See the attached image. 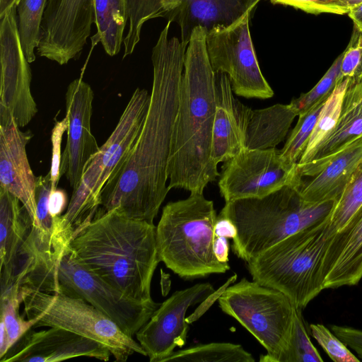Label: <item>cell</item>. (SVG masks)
<instances>
[{
  "label": "cell",
  "instance_id": "6da1fadb",
  "mask_svg": "<svg viewBox=\"0 0 362 362\" xmlns=\"http://www.w3.org/2000/svg\"><path fill=\"white\" fill-rule=\"evenodd\" d=\"M168 21L152 49L153 84L133 148L100 194V208L153 223L169 189L168 165L187 45L169 37Z\"/></svg>",
  "mask_w": 362,
  "mask_h": 362
},
{
  "label": "cell",
  "instance_id": "7a4b0ae2",
  "mask_svg": "<svg viewBox=\"0 0 362 362\" xmlns=\"http://www.w3.org/2000/svg\"><path fill=\"white\" fill-rule=\"evenodd\" d=\"M206 35L204 28H195L185 52L167 170L169 189L203 193L219 175L211 156L216 73L209 60Z\"/></svg>",
  "mask_w": 362,
  "mask_h": 362
},
{
  "label": "cell",
  "instance_id": "3957f363",
  "mask_svg": "<svg viewBox=\"0 0 362 362\" xmlns=\"http://www.w3.org/2000/svg\"><path fill=\"white\" fill-rule=\"evenodd\" d=\"M156 230L153 223L98 208L93 218L75 231L69 246L80 262L105 282L130 299L149 303L160 262Z\"/></svg>",
  "mask_w": 362,
  "mask_h": 362
},
{
  "label": "cell",
  "instance_id": "277c9868",
  "mask_svg": "<svg viewBox=\"0 0 362 362\" xmlns=\"http://www.w3.org/2000/svg\"><path fill=\"white\" fill-rule=\"evenodd\" d=\"M337 202H308L296 187L286 185L262 198L226 202L219 214L236 226L231 248L247 262L286 238L330 218Z\"/></svg>",
  "mask_w": 362,
  "mask_h": 362
},
{
  "label": "cell",
  "instance_id": "5b68a950",
  "mask_svg": "<svg viewBox=\"0 0 362 362\" xmlns=\"http://www.w3.org/2000/svg\"><path fill=\"white\" fill-rule=\"evenodd\" d=\"M217 218L214 202L203 193H190L185 199L168 203L156 226L160 262L180 277L204 278L230 269L214 255V225Z\"/></svg>",
  "mask_w": 362,
  "mask_h": 362
},
{
  "label": "cell",
  "instance_id": "8992f818",
  "mask_svg": "<svg viewBox=\"0 0 362 362\" xmlns=\"http://www.w3.org/2000/svg\"><path fill=\"white\" fill-rule=\"evenodd\" d=\"M329 219L303 229L250 259L252 280L283 293L303 309L323 289V260L328 246Z\"/></svg>",
  "mask_w": 362,
  "mask_h": 362
},
{
  "label": "cell",
  "instance_id": "52a82bcc",
  "mask_svg": "<svg viewBox=\"0 0 362 362\" xmlns=\"http://www.w3.org/2000/svg\"><path fill=\"white\" fill-rule=\"evenodd\" d=\"M149 103L148 90L137 88L115 129L89 160L66 212L62 215L65 227L74 234L95 216L103 187L126 160L139 136Z\"/></svg>",
  "mask_w": 362,
  "mask_h": 362
},
{
  "label": "cell",
  "instance_id": "ba28073f",
  "mask_svg": "<svg viewBox=\"0 0 362 362\" xmlns=\"http://www.w3.org/2000/svg\"><path fill=\"white\" fill-rule=\"evenodd\" d=\"M24 313L33 328L61 327L105 345L116 361L124 362L137 353H146L133 337L124 334L107 315L81 298L22 286Z\"/></svg>",
  "mask_w": 362,
  "mask_h": 362
},
{
  "label": "cell",
  "instance_id": "9c48e42d",
  "mask_svg": "<svg viewBox=\"0 0 362 362\" xmlns=\"http://www.w3.org/2000/svg\"><path fill=\"white\" fill-rule=\"evenodd\" d=\"M221 310L236 320L267 354L262 362H278L287 350L296 307L281 291L243 278L218 298Z\"/></svg>",
  "mask_w": 362,
  "mask_h": 362
},
{
  "label": "cell",
  "instance_id": "30bf717a",
  "mask_svg": "<svg viewBox=\"0 0 362 362\" xmlns=\"http://www.w3.org/2000/svg\"><path fill=\"white\" fill-rule=\"evenodd\" d=\"M58 293L81 298L110 318L127 335L133 337L160 303H142L127 297L75 256L70 246L65 250L57 272Z\"/></svg>",
  "mask_w": 362,
  "mask_h": 362
},
{
  "label": "cell",
  "instance_id": "8fae6325",
  "mask_svg": "<svg viewBox=\"0 0 362 362\" xmlns=\"http://www.w3.org/2000/svg\"><path fill=\"white\" fill-rule=\"evenodd\" d=\"M251 14L247 12L230 25L206 32V48L212 69L228 75L235 95L268 99L274 91L256 57L249 27Z\"/></svg>",
  "mask_w": 362,
  "mask_h": 362
},
{
  "label": "cell",
  "instance_id": "7c38bea8",
  "mask_svg": "<svg viewBox=\"0 0 362 362\" xmlns=\"http://www.w3.org/2000/svg\"><path fill=\"white\" fill-rule=\"evenodd\" d=\"M296 165L286 164L276 148L245 149L224 162L218 181L226 202L264 197L286 185L297 187L301 181Z\"/></svg>",
  "mask_w": 362,
  "mask_h": 362
},
{
  "label": "cell",
  "instance_id": "4fadbf2b",
  "mask_svg": "<svg viewBox=\"0 0 362 362\" xmlns=\"http://www.w3.org/2000/svg\"><path fill=\"white\" fill-rule=\"evenodd\" d=\"M17 7L0 17V126L13 120L27 125L37 112L30 90L31 71L21 45L16 18Z\"/></svg>",
  "mask_w": 362,
  "mask_h": 362
},
{
  "label": "cell",
  "instance_id": "5bb4252c",
  "mask_svg": "<svg viewBox=\"0 0 362 362\" xmlns=\"http://www.w3.org/2000/svg\"><path fill=\"white\" fill-rule=\"evenodd\" d=\"M94 22L93 0H47L37 54L66 64L80 56Z\"/></svg>",
  "mask_w": 362,
  "mask_h": 362
},
{
  "label": "cell",
  "instance_id": "9a60e30c",
  "mask_svg": "<svg viewBox=\"0 0 362 362\" xmlns=\"http://www.w3.org/2000/svg\"><path fill=\"white\" fill-rule=\"evenodd\" d=\"M214 292L210 283H199L175 291L160 303L135 335L151 362H163L175 347L185 344L189 329L185 317L187 309Z\"/></svg>",
  "mask_w": 362,
  "mask_h": 362
},
{
  "label": "cell",
  "instance_id": "2e32d148",
  "mask_svg": "<svg viewBox=\"0 0 362 362\" xmlns=\"http://www.w3.org/2000/svg\"><path fill=\"white\" fill-rule=\"evenodd\" d=\"M94 93L81 78L71 81L66 93V117L69 124L66 147L62 153L60 175H64L73 191L100 147L91 131Z\"/></svg>",
  "mask_w": 362,
  "mask_h": 362
},
{
  "label": "cell",
  "instance_id": "e0dca14e",
  "mask_svg": "<svg viewBox=\"0 0 362 362\" xmlns=\"http://www.w3.org/2000/svg\"><path fill=\"white\" fill-rule=\"evenodd\" d=\"M110 350L101 343L69 330L49 327L40 331L30 329L0 358L1 362H58L86 356L104 361Z\"/></svg>",
  "mask_w": 362,
  "mask_h": 362
},
{
  "label": "cell",
  "instance_id": "ac0fdd59",
  "mask_svg": "<svg viewBox=\"0 0 362 362\" xmlns=\"http://www.w3.org/2000/svg\"><path fill=\"white\" fill-rule=\"evenodd\" d=\"M32 136L30 131L22 132L15 120L0 126V187L20 200L29 214L33 228H37V177L26 153V145Z\"/></svg>",
  "mask_w": 362,
  "mask_h": 362
},
{
  "label": "cell",
  "instance_id": "d6986e66",
  "mask_svg": "<svg viewBox=\"0 0 362 362\" xmlns=\"http://www.w3.org/2000/svg\"><path fill=\"white\" fill-rule=\"evenodd\" d=\"M216 93L211 156L218 165L245 150L246 132L252 110L235 97L225 73L216 74Z\"/></svg>",
  "mask_w": 362,
  "mask_h": 362
},
{
  "label": "cell",
  "instance_id": "ffe728a7",
  "mask_svg": "<svg viewBox=\"0 0 362 362\" xmlns=\"http://www.w3.org/2000/svg\"><path fill=\"white\" fill-rule=\"evenodd\" d=\"M32 220L20 200L0 187L1 293L16 286Z\"/></svg>",
  "mask_w": 362,
  "mask_h": 362
},
{
  "label": "cell",
  "instance_id": "44dd1931",
  "mask_svg": "<svg viewBox=\"0 0 362 362\" xmlns=\"http://www.w3.org/2000/svg\"><path fill=\"white\" fill-rule=\"evenodd\" d=\"M322 272L325 288L356 285L362 279V206L330 238Z\"/></svg>",
  "mask_w": 362,
  "mask_h": 362
},
{
  "label": "cell",
  "instance_id": "7402d4cb",
  "mask_svg": "<svg viewBox=\"0 0 362 362\" xmlns=\"http://www.w3.org/2000/svg\"><path fill=\"white\" fill-rule=\"evenodd\" d=\"M261 0H180L164 16L180 28L181 42L187 46L193 30L206 32L235 23L247 12H252Z\"/></svg>",
  "mask_w": 362,
  "mask_h": 362
},
{
  "label": "cell",
  "instance_id": "603a6c76",
  "mask_svg": "<svg viewBox=\"0 0 362 362\" xmlns=\"http://www.w3.org/2000/svg\"><path fill=\"white\" fill-rule=\"evenodd\" d=\"M362 136V82L348 81L341 112L332 132L322 143L312 159L305 165L297 166L300 177L317 174L334 157L350 144Z\"/></svg>",
  "mask_w": 362,
  "mask_h": 362
},
{
  "label": "cell",
  "instance_id": "cb8c5ba5",
  "mask_svg": "<svg viewBox=\"0 0 362 362\" xmlns=\"http://www.w3.org/2000/svg\"><path fill=\"white\" fill-rule=\"evenodd\" d=\"M362 159V136L350 144L310 179L302 178L297 187L307 202L338 200Z\"/></svg>",
  "mask_w": 362,
  "mask_h": 362
},
{
  "label": "cell",
  "instance_id": "d4e9b609",
  "mask_svg": "<svg viewBox=\"0 0 362 362\" xmlns=\"http://www.w3.org/2000/svg\"><path fill=\"white\" fill-rule=\"evenodd\" d=\"M296 116L290 104L252 110L246 132L245 149L276 148L285 139Z\"/></svg>",
  "mask_w": 362,
  "mask_h": 362
},
{
  "label": "cell",
  "instance_id": "484cf974",
  "mask_svg": "<svg viewBox=\"0 0 362 362\" xmlns=\"http://www.w3.org/2000/svg\"><path fill=\"white\" fill-rule=\"evenodd\" d=\"M98 39L110 56L117 54L128 20L127 0H93Z\"/></svg>",
  "mask_w": 362,
  "mask_h": 362
},
{
  "label": "cell",
  "instance_id": "4316f807",
  "mask_svg": "<svg viewBox=\"0 0 362 362\" xmlns=\"http://www.w3.org/2000/svg\"><path fill=\"white\" fill-rule=\"evenodd\" d=\"M347 83L348 78H337L336 86L320 112L306 148L297 163V166L300 167L308 163L333 130L341 112Z\"/></svg>",
  "mask_w": 362,
  "mask_h": 362
},
{
  "label": "cell",
  "instance_id": "83f0119b",
  "mask_svg": "<svg viewBox=\"0 0 362 362\" xmlns=\"http://www.w3.org/2000/svg\"><path fill=\"white\" fill-rule=\"evenodd\" d=\"M252 355L240 344L213 342L174 351L163 362H255Z\"/></svg>",
  "mask_w": 362,
  "mask_h": 362
},
{
  "label": "cell",
  "instance_id": "f1b7e54d",
  "mask_svg": "<svg viewBox=\"0 0 362 362\" xmlns=\"http://www.w3.org/2000/svg\"><path fill=\"white\" fill-rule=\"evenodd\" d=\"M47 0H21L17 6L18 29L25 56L35 60V49L41 40V25Z\"/></svg>",
  "mask_w": 362,
  "mask_h": 362
},
{
  "label": "cell",
  "instance_id": "f546056e",
  "mask_svg": "<svg viewBox=\"0 0 362 362\" xmlns=\"http://www.w3.org/2000/svg\"><path fill=\"white\" fill-rule=\"evenodd\" d=\"M329 96L325 97L305 112L298 115V122L279 150L282 160L290 166L297 164L305 151L320 112Z\"/></svg>",
  "mask_w": 362,
  "mask_h": 362
},
{
  "label": "cell",
  "instance_id": "4dcf8cb0",
  "mask_svg": "<svg viewBox=\"0 0 362 362\" xmlns=\"http://www.w3.org/2000/svg\"><path fill=\"white\" fill-rule=\"evenodd\" d=\"M362 206V159L337 202L329 219L332 237L349 221Z\"/></svg>",
  "mask_w": 362,
  "mask_h": 362
},
{
  "label": "cell",
  "instance_id": "1f68e13d",
  "mask_svg": "<svg viewBox=\"0 0 362 362\" xmlns=\"http://www.w3.org/2000/svg\"><path fill=\"white\" fill-rule=\"evenodd\" d=\"M127 7L129 27L123 41L124 58L133 53L144 24L165 14L163 0H127Z\"/></svg>",
  "mask_w": 362,
  "mask_h": 362
},
{
  "label": "cell",
  "instance_id": "d6a6232c",
  "mask_svg": "<svg viewBox=\"0 0 362 362\" xmlns=\"http://www.w3.org/2000/svg\"><path fill=\"white\" fill-rule=\"evenodd\" d=\"M0 300L1 323L6 329L11 348L25 332L33 328L34 321L30 319L25 320L20 315L19 308L23 303L21 288L1 294Z\"/></svg>",
  "mask_w": 362,
  "mask_h": 362
},
{
  "label": "cell",
  "instance_id": "836d02e7",
  "mask_svg": "<svg viewBox=\"0 0 362 362\" xmlns=\"http://www.w3.org/2000/svg\"><path fill=\"white\" fill-rule=\"evenodd\" d=\"M323 359L308 336L301 309L296 308L293 325L287 350L278 362H322Z\"/></svg>",
  "mask_w": 362,
  "mask_h": 362
},
{
  "label": "cell",
  "instance_id": "e575fe53",
  "mask_svg": "<svg viewBox=\"0 0 362 362\" xmlns=\"http://www.w3.org/2000/svg\"><path fill=\"white\" fill-rule=\"evenodd\" d=\"M343 54L342 52L337 57L325 75L311 90L291 101L289 104L297 112L298 116L308 111L322 98L332 94L340 74Z\"/></svg>",
  "mask_w": 362,
  "mask_h": 362
},
{
  "label": "cell",
  "instance_id": "d590c367",
  "mask_svg": "<svg viewBox=\"0 0 362 362\" xmlns=\"http://www.w3.org/2000/svg\"><path fill=\"white\" fill-rule=\"evenodd\" d=\"M338 78H348L350 83L362 82V30L354 25L349 43L343 52Z\"/></svg>",
  "mask_w": 362,
  "mask_h": 362
},
{
  "label": "cell",
  "instance_id": "8d00e7d4",
  "mask_svg": "<svg viewBox=\"0 0 362 362\" xmlns=\"http://www.w3.org/2000/svg\"><path fill=\"white\" fill-rule=\"evenodd\" d=\"M310 329L328 356L334 362H359L346 345L322 324H311Z\"/></svg>",
  "mask_w": 362,
  "mask_h": 362
},
{
  "label": "cell",
  "instance_id": "74e56055",
  "mask_svg": "<svg viewBox=\"0 0 362 362\" xmlns=\"http://www.w3.org/2000/svg\"><path fill=\"white\" fill-rule=\"evenodd\" d=\"M275 4L288 6L305 13L318 15L332 13L344 15L348 10L338 0H269Z\"/></svg>",
  "mask_w": 362,
  "mask_h": 362
},
{
  "label": "cell",
  "instance_id": "f35d334b",
  "mask_svg": "<svg viewBox=\"0 0 362 362\" xmlns=\"http://www.w3.org/2000/svg\"><path fill=\"white\" fill-rule=\"evenodd\" d=\"M68 119L65 117L60 121H56L52 129L51 133V142H52V160L51 168L49 172L50 175L52 189H55L57 188V185L61 177V146L62 141V136L68 129Z\"/></svg>",
  "mask_w": 362,
  "mask_h": 362
},
{
  "label": "cell",
  "instance_id": "ab89813d",
  "mask_svg": "<svg viewBox=\"0 0 362 362\" xmlns=\"http://www.w3.org/2000/svg\"><path fill=\"white\" fill-rule=\"evenodd\" d=\"M67 205V195L62 189H52L48 202L49 211L52 217L60 216Z\"/></svg>",
  "mask_w": 362,
  "mask_h": 362
},
{
  "label": "cell",
  "instance_id": "60d3db41",
  "mask_svg": "<svg viewBox=\"0 0 362 362\" xmlns=\"http://www.w3.org/2000/svg\"><path fill=\"white\" fill-rule=\"evenodd\" d=\"M214 236L235 239L238 235L237 228L228 218L221 214L217 216L214 225Z\"/></svg>",
  "mask_w": 362,
  "mask_h": 362
},
{
  "label": "cell",
  "instance_id": "b9f144b4",
  "mask_svg": "<svg viewBox=\"0 0 362 362\" xmlns=\"http://www.w3.org/2000/svg\"><path fill=\"white\" fill-rule=\"evenodd\" d=\"M213 251L216 259L222 263H228L229 245L226 238L215 237Z\"/></svg>",
  "mask_w": 362,
  "mask_h": 362
},
{
  "label": "cell",
  "instance_id": "7bdbcfd3",
  "mask_svg": "<svg viewBox=\"0 0 362 362\" xmlns=\"http://www.w3.org/2000/svg\"><path fill=\"white\" fill-rule=\"evenodd\" d=\"M347 14L352 20L354 25L362 30V3L350 8Z\"/></svg>",
  "mask_w": 362,
  "mask_h": 362
},
{
  "label": "cell",
  "instance_id": "ee69618b",
  "mask_svg": "<svg viewBox=\"0 0 362 362\" xmlns=\"http://www.w3.org/2000/svg\"><path fill=\"white\" fill-rule=\"evenodd\" d=\"M21 0H0V17L4 16L9 9L17 6Z\"/></svg>",
  "mask_w": 362,
  "mask_h": 362
},
{
  "label": "cell",
  "instance_id": "f6af8a7d",
  "mask_svg": "<svg viewBox=\"0 0 362 362\" xmlns=\"http://www.w3.org/2000/svg\"><path fill=\"white\" fill-rule=\"evenodd\" d=\"M347 10L362 3V0H338Z\"/></svg>",
  "mask_w": 362,
  "mask_h": 362
},
{
  "label": "cell",
  "instance_id": "bcb514c9",
  "mask_svg": "<svg viewBox=\"0 0 362 362\" xmlns=\"http://www.w3.org/2000/svg\"><path fill=\"white\" fill-rule=\"evenodd\" d=\"M180 1V0H163L165 13L170 9L173 8L179 3Z\"/></svg>",
  "mask_w": 362,
  "mask_h": 362
}]
</instances>
